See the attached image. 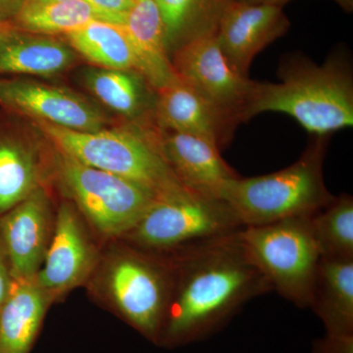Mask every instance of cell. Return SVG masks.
<instances>
[{
	"instance_id": "obj_29",
	"label": "cell",
	"mask_w": 353,
	"mask_h": 353,
	"mask_svg": "<svg viewBox=\"0 0 353 353\" xmlns=\"http://www.w3.org/2000/svg\"><path fill=\"white\" fill-rule=\"evenodd\" d=\"M23 3L24 0H0V27L11 24Z\"/></svg>"
},
{
	"instance_id": "obj_3",
	"label": "cell",
	"mask_w": 353,
	"mask_h": 353,
	"mask_svg": "<svg viewBox=\"0 0 353 353\" xmlns=\"http://www.w3.org/2000/svg\"><path fill=\"white\" fill-rule=\"evenodd\" d=\"M52 145L81 163L122 176L157 199L187 190L166 163L152 125L127 122L95 132H81L34 121Z\"/></svg>"
},
{
	"instance_id": "obj_27",
	"label": "cell",
	"mask_w": 353,
	"mask_h": 353,
	"mask_svg": "<svg viewBox=\"0 0 353 353\" xmlns=\"http://www.w3.org/2000/svg\"><path fill=\"white\" fill-rule=\"evenodd\" d=\"M314 353H353V334H327L326 336L316 341Z\"/></svg>"
},
{
	"instance_id": "obj_28",
	"label": "cell",
	"mask_w": 353,
	"mask_h": 353,
	"mask_svg": "<svg viewBox=\"0 0 353 353\" xmlns=\"http://www.w3.org/2000/svg\"><path fill=\"white\" fill-rule=\"evenodd\" d=\"M14 280L11 275L8 260L0 243V307L6 301L9 292L12 289Z\"/></svg>"
},
{
	"instance_id": "obj_13",
	"label": "cell",
	"mask_w": 353,
	"mask_h": 353,
	"mask_svg": "<svg viewBox=\"0 0 353 353\" xmlns=\"http://www.w3.org/2000/svg\"><path fill=\"white\" fill-rule=\"evenodd\" d=\"M50 192L37 190L0 216V243L14 281L34 280L43 266L57 215Z\"/></svg>"
},
{
	"instance_id": "obj_22",
	"label": "cell",
	"mask_w": 353,
	"mask_h": 353,
	"mask_svg": "<svg viewBox=\"0 0 353 353\" xmlns=\"http://www.w3.org/2000/svg\"><path fill=\"white\" fill-rule=\"evenodd\" d=\"M169 55L196 39L215 36L232 0H155Z\"/></svg>"
},
{
	"instance_id": "obj_24",
	"label": "cell",
	"mask_w": 353,
	"mask_h": 353,
	"mask_svg": "<svg viewBox=\"0 0 353 353\" xmlns=\"http://www.w3.org/2000/svg\"><path fill=\"white\" fill-rule=\"evenodd\" d=\"M99 15L85 0L52 2L24 1L11 26L23 31L64 38Z\"/></svg>"
},
{
	"instance_id": "obj_8",
	"label": "cell",
	"mask_w": 353,
	"mask_h": 353,
	"mask_svg": "<svg viewBox=\"0 0 353 353\" xmlns=\"http://www.w3.org/2000/svg\"><path fill=\"white\" fill-rule=\"evenodd\" d=\"M309 216L289 218L241 230V243L273 290L308 307L320 255Z\"/></svg>"
},
{
	"instance_id": "obj_6",
	"label": "cell",
	"mask_w": 353,
	"mask_h": 353,
	"mask_svg": "<svg viewBox=\"0 0 353 353\" xmlns=\"http://www.w3.org/2000/svg\"><path fill=\"white\" fill-rule=\"evenodd\" d=\"M99 275V290L114 310L146 338L159 341L171 290L168 257L132 245L117 248Z\"/></svg>"
},
{
	"instance_id": "obj_25",
	"label": "cell",
	"mask_w": 353,
	"mask_h": 353,
	"mask_svg": "<svg viewBox=\"0 0 353 353\" xmlns=\"http://www.w3.org/2000/svg\"><path fill=\"white\" fill-rule=\"evenodd\" d=\"M309 225L321 257L353 259V197L334 196L309 215Z\"/></svg>"
},
{
	"instance_id": "obj_9",
	"label": "cell",
	"mask_w": 353,
	"mask_h": 353,
	"mask_svg": "<svg viewBox=\"0 0 353 353\" xmlns=\"http://www.w3.org/2000/svg\"><path fill=\"white\" fill-rule=\"evenodd\" d=\"M55 148L34 120L0 108V216L54 187Z\"/></svg>"
},
{
	"instance_id": "obj_12",
	"label": "cell",
	"mask_w": 353,
	"mask_h": 353,
	"mask_svg": "<svg viewBox=\"0 0 353 353\" xmlns=\"http://www.w3.org/2000/svg\"><path fill=\"white\" fill-rule=\"evenodd\" d=\"M99 262L85 219L65 199L58 206L50 248L34 282L53 301L88 281Z\"/></svg>"
},
{
	"instance_id": "obj_1",
	"label": "cell",
	"mask_w": 353,
	"mask_h": 353,
	"mask_svg": "<svg viewBox=\"0 0 353 353\" xmlns=\"http://www.w3.org/2000/svg\"><path fill=\"white\" fill-rule=\"evenodd\" d=\"M240 232L167 256L171 290L159 341L173 345L201 338L250 299L273 290Z\"/></svg>"
},
{
	"instance_id": "obj_15",
	"label": "cell",
	"mask_w": 353,
	"mask_h": 353,
	"mask_svg": "<svg viewBox=\"0 0 353 353\" xmlns=\"http://www.w3.org/2000/svg\"><path fill=\"white\" fill-rule=\"evenodd\" d=\"M152 122L158 131L201 137L220 150L231 141L239 125L179 78L157 92Z\"/></svg>"
},
{
	"instance_id": "obj_19",
	"label": "cell",
	"mask_w": 353,
	"mask_h": 353,
	"mask_svg": "<svg viewBox=\"0 0 353 353\" xmlns=\"http://www.w3.org/2000/svg\"><path fill=\"white\" fill-rule=\"evenodd\" d=\"M82 81L97 101L127 122L153 124L157 92L138 72L92 66L83 71Z\"/></svg>"
},
{
	"instance_id": "obj_17",
	"label": "cell",
	"mask_w": 353,
	"mask_h": 353,
	"mask_svg": "<svg viewBox=\"0 0 353 353\" xmlns=\"http://www.w3.org/2000/svg\"><path fill=\"white\" fill-rule=\"evenodd\" d=\"M81 60L64 39L0 27V76L51 78L75 68Z\"/></svg>"
},
{
	"instance_id": "obj_31",
	"label": "cell",
	"mask_w": 353,
	"mask_h": 353,
	"mask_svg": "<svg viewBox=\"0 0 353 353\" xmlns=\"http://www.w3.org/2000/svg\"><path fill=\"white\" fill-rule=\"evenodd\" d=\"M333 1L338 3L339 6H340L343 10L347 11V12H352L353 0H333Z\"/></svg>"
},
{
	"instance_id": "obj_21",
	"label": "cell",
	"mask_w": 353,
	"mask_h": 353,
	"mask_svg": "<svg viewBox=\"0 0 353 353\" xmlns=\"http://www.w3.org/2000/svg\"><path fill=\"white\" fill-rule=\"evenodd\" d=\"M51 303L34 280L14 281L0 307V353H30Z\"/></svg>"
},
{
	"instance_id": "obj_4",
	"label": "cell",
	"mask_w": 353,
	"mask_h": 353,
	"mask_svg": "<svg viewBox=\"0 0 353 353\" xmlns=\"http://www.w3.org/2000/svg\"><path fill=\"white\" fill-rule=\"evenodd\" d=\"M329 138L312 136L301 158L283 170L230 179L220 190V199L229 204L243 227L312 214L334 199L323 176Z\"/></svg>"
},
{
	"instance_id": "obj_32",
	"label": "cell",
	"mask_w": 353,
	"mask_h": 353,
	"mask_svg": "<svg viewBox=\"0 0 353 353\" xmlns=\"http://www.w3.org/2000/svg\"><path fill=\"white\" fill-rule=\"evenodd\" d=\"M24 1H32V2H52V1H60V0H24Z\"/></svg>"
},
{
	"instance_id": "obj_11",
	"label": "cell",
	"mask_w": 353,
	"mask_h": 353,
	"mask_svg": "<svg viewBox=\"0 0 353 353\" xmlns=\"http://www.w3.org/2000/svg\"><path fill=\"white\" fill-rule=\"evenodd\" d=\"M176 77L238 124L252 97L255 81L234 71L215 36L181 46L171 54Z\"/></svg>"
},
{
	"instance_id": "obj_30",
	"label": "cell",
	"mask_w": 353,
	"mask_h": 353,
	"mask_svg": "<svg viewBox=\"0 0 353 353\" xmlns=\"http://www.w3.org/2000/svg\"><path fill=\"white\" fill-rule=\"evenodd\" d=\"M236 1L243 2L250 4H269V6H284L290 0H236Z\"/></svg>"
},
{
	"instance_id": "obj_16",
	"label": "cell",
	"mask_w": 353,
	"mask_h": 353,
	"mask_svg": "<svg viewBox=\"0 0 353 353\" xmlns=\"http://www.w3.org/2000/svg\"><path fill=\"white\" fill-rule=\"evenodd\" d=\"M157 132L160 152L185 189L219 197L224 183L238 176L221 157L217 145L208 139L182 132Z\"/></svg>"
},
{
	"instance_id": "obj_5",
	"label": "cell",
	"mask_w": 353,
	"mask_h": 353,
	"mask_svg": "<svg viewBox=\"0 0 353 353\" xmlns=\"http://www.w3.org/2000/svg\"><path fill=\"white\" fill-rule=\"evenodd\" d=\"M243 228L226 201L185 190L157 199L123 238L145 252L171 256Z\"/></svg>"
},
{
	"instance_id": "obj_14",
	"label": "cell",
	"mask_w": 353,
	"mask_h": 353,
	"mask_svg": "<svg viewBox=\"0 0 353 353\" xmlns=\"http://www.w3.org/2000/svg\"><path fill=\"white\" fill-rule=\"evenodd\" d=\"M282 6L232 0L223 14L215 37L234 71L248 77L253 59L289 31Z\"/></svg>"
},
{
	"instance_id": "obj_26",
	"label": "cell",
	"mask_w": 353,
	"mask_h": 353,
	"mask_svg": "<svg viewBox=\"0 0 353 353\" xmlns=\"http://www.w3.org/2000/svg\"><path fill=\"white\" fill-rule=\"evenodd\" d=\"M94 9L99 21L123 25L134 0H85Z\"/></svg>"
},
{
	"instance_id": "obj_2",
	"label": "cell",
	"mask_w": 353,
	"mask_h": 353,
	"mask_svg": "<svg viewBox=\"0 0 353 353\" xmlns=\"http://www.w3.org/2000/svg\"><path fill=\"white\" fill-rule=\"evenodd\" d=\"M279 75V83H255L241 122L269 111L288 114L312 136L353 126L352 70L345 53H333L322 65L292 55Z\"/></svg>"
},
{
	"instance_id": "obj_23",
	"label": "cell",
	"mask_w": 353,
	"mask_h": 353,
	"mask_svg": "<svg viewBox=\"0 0 353 353\" xmlns=\"http://www.w3.org/2000/svg\"><path fill=\"white\" fill-rule=\"evenodd\" d=\"M63 39L94 67L136 71L134 51L122 25L94 20Z\"/></svg>"
},
{
	"instance_id": "obj_18",
	"label": "cell",
	"mask_w": 353,
	"mask_h": 353,
	"mask_svg": "<svg viewBox=\"0 0 353 353\" xmlns=\"http://www.w3.org/2000/svg\"><path fill=\"white\" fill-rule=\"evenodd\" d=\"M122 26L134 51L136 71L150 88L157 92L176 80L155 0H134Z\"/></svg>"
},
{
	"instance_id": "obj_7",
	"label": "cell",
	"mask_w": 353,
	"mask_h": 353,
	"mask_svg": "<svg viewBox=\"0 0 353 353\" xmlns=\"http://www.w3.org/2000/svg\"><path fill=\"white\" fill-rule=\"evenodd\" d=\"M53 185L105 236H126L157 201L138 183L81 163L57 148Z\"/></svg>"
},
{
	"instance_id": "obj_20",
	"label": "cell",
	"mask_w": 353,
	"mask_h": 353,
	"mask_svg": "<svg viewBox=\"0 0 353 353\" xmlns=\"http://www.w3.org/2000/svg\"><path fill=\"white\" fill-rule=\"evenodd\" d=\"M309 307L327 334H353V259H320Z\"/></svg>"
},
{
	"instance_id": "obj_10",
	"label": "cell",
	"mask_w": 353,
	"mask_h": 353,
	"mask_svg": "<svg viewBox=\"0 0 353 353\" xmlns=\"http://www.w3.org/2000/svg\"><path fill=\"white\" fill-rule=\"evenodd\" d=\"M0 108L75 131L115 126L110 116L85 95L34 77L0 76Z\"/></svg>"
}]
</instances>
